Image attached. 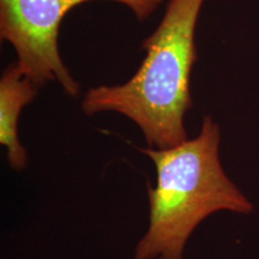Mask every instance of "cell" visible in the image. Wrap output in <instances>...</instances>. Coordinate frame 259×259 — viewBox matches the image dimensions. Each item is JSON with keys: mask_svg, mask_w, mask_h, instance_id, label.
I'll return each instance as SVG.
<instances>
[{"mask_svg": "<svg viewBox=\"0 0 259 259\" xmlns=\"http://www.w3.org/2000/svg\"><path fill=\"white\" fill-rule=\"evenodd\" d=\"M205 0H169L142 48L145 57L127 82L89 88L87 115L115 112L138 126L148 148L168 149L189 139L185 115L192 107L191 72L197 59L196 28Z\"/></svg>", "mask_w": 259, "mask_h": 259, "instance_id": "1", "label": "cell"}, {"mask_svg": "<svg viewBox=\"0 0 259 259\" xmlns=\"http://www.w3.org/2000/svg\"><path fill=\"white\" fill-rule=\"evenodd\" d=\"M220 145L221 127L204 115L197 137L173 148L139 149L154 162L156 184L148 185L149 225L135 259H183L190 236L212 213L253 212L223 169Z\"/></svg>", "mask_w": 259, "mask_h": 259, "instance_id": "2", "label": "cell"}, {"mask_svg": "<svg viewBox=\"0 0 259 259\" xmlns=\"http://www.w3.org/2000/svg\"><path fill=\"white\" fill-rule=\"evenodd\" d=\"M89 2L99 0H0V37L11 45L21 69L41 88L58 82L67 95L79 94V83L61 58L58 37L66 15ZM106 2L127 6L138 19H145L162 0Z\"/></svg>", "mask_w": 259, "mask_h": 259, "instance_id": "3", "label": "cell"}, {"mask_svg": "<svg viewBox=\"0 0 259 259\" xmlns=\"http://www.w3.org/2000/svg\"><path fill=\"white\" fill-rule=\"evenodd\" d=\"M40 89L17 61L10 64L0 78V144L6 149L10 167L16 171L28 164L27 150L18 138L19 116Z\"/></svg>", "mask_w": 259, "mask_h": 259, "instance_id": "4", "label": "cell"}]
</instances>
